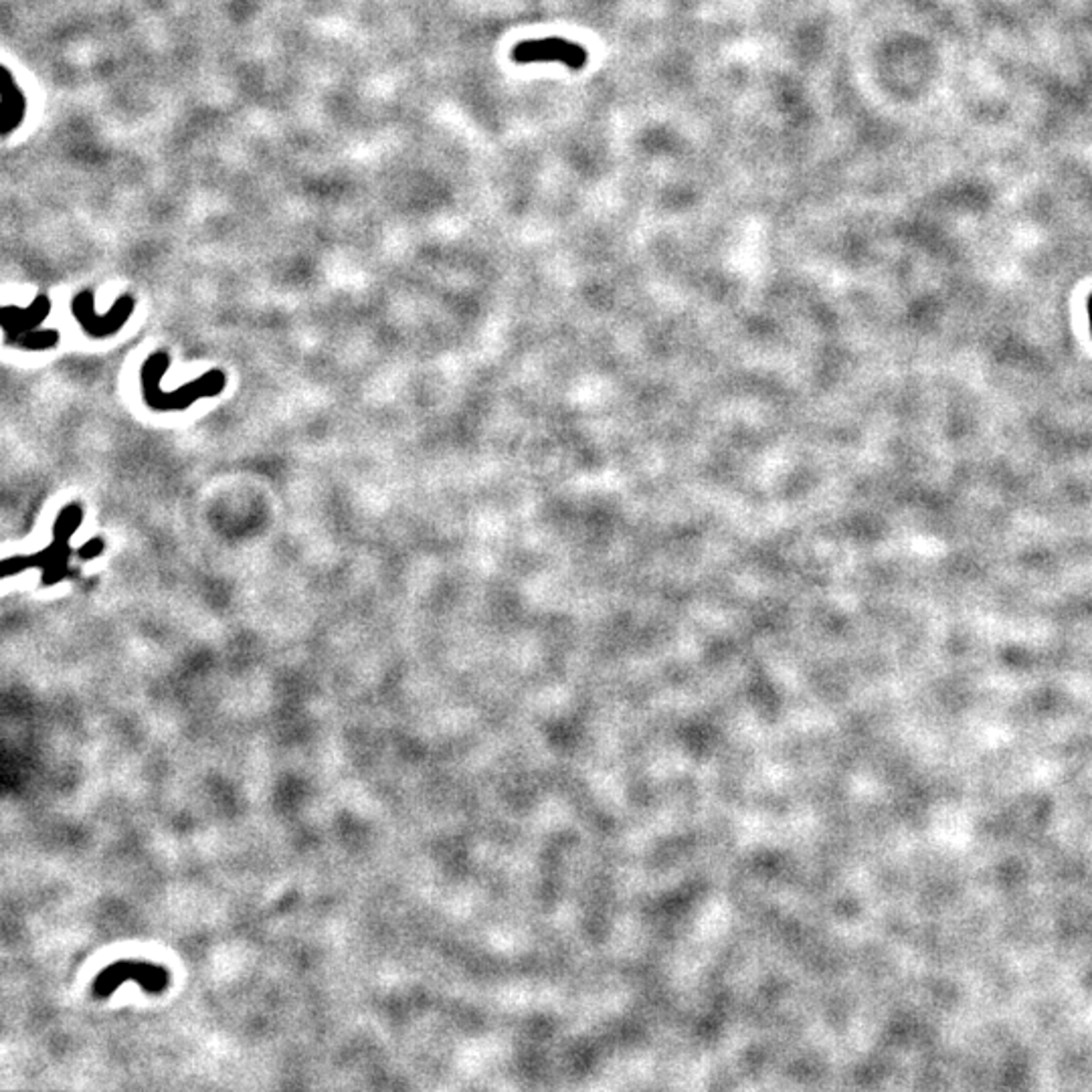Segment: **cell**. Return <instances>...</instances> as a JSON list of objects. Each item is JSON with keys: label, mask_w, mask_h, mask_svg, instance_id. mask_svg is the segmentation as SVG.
<instances>
[{"label": "cell", "mask_w": 1092, "mask_h": 1092, "mask_svg": "<svg viewBox=\"0 0 1092 1092\" xmlns=\"http://www.w3.org/2000/svg\"><path fill=\"white\" fill-rule=\"evenodd\" d=\"M25 97L20 94V87L12 81L11 73H3V86H0V122H3V132L11 134L23 124L25 118Z\"/></svg>", "instance_id": "7a4b0ae2"}, {"label": "cell", "mask_w": 1092, "mask_h": 1092, "mask_svg": "<svg viewBox=\"0 0 1092 1092\" xmlns=\"http://www.w3.org/2000/svg\"><path fill=\"white\" fill-rule=\"evenodd\" d=\"M510 59L518 65H532V63H561L571 72H580L589 61L587 49L575 41L565 37H542L527 39L514 45Z\"/></svg>", "instance_id": "6da1fadb"}]
</instances>
